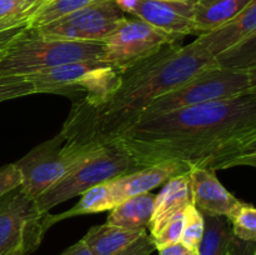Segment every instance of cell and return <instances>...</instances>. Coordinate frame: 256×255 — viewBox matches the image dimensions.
<instances>
[{
    "mask_svg": "<svg viewBox=\"0 0 256 255\" xmlns=\"http://www.w3.org/2000/svg\"><path fill=\"white\" fill-rule=\"evenodd\" d=\"M112 139L118 140L140 168L162 162L214 172L254 168L256 94L144 116Z\"/></svg>",
    "mask_w": 256,
    "mask_h": 255,
    "instance_id": "1",
    "label": "cell"
},
{
    "mask_svg": "<svg viewBox=\"0 0 256 255\" xmlns=\"http://www.w3.org/2000/svg\"><path fill=\"white\" fill-rule=\"evenodd\" d=\"M215 65L214 58L196 40L166 45L122 70L119 86L102 104L88 106L72 102L60 132L66 142L80 146L102 144L138 122L156 98Z\"/></svg>",
    "mask_w": 256,
    "mask_h": 255,
    "instance_id": "2",
    "label": "cell"
},
{
    "mask_svg": "<svg viewBox=\"0 0 256 255\" xmlns=\"http://www.w3.org/2000/svg\"><path fill=\"white\" fill-rule=\"evenodd\" d=\"M102 42H65L26 28L0 48V76H29L72 62L102 59Z\"/></svg>",
    "mask_w": 256,
    "mask_h": 255,
    "instance_id": "3",
    "label": "cell"
},
{
    "mask_svg": "<svg viewBox=\"0 0 256 255\" xmlns=\"http://www.w3.org/2000/svg\"><path fill=\"white\" fill-rule=\"evenodd\" d=\"M139 164L118 140L100 144L84 162L35 199L38 209L49 212L66 200L79 196L88 189L108 182L139 169Z\"/></svg>",
    "mask_w": 256,
    "mask_h": 255,
    "instance_id": "4",
    "label": "cell"
},
{
    "mask_svg": "<svg viewBox=\"0 0 256 255\" xmlns=\"http://www.w3.org/2000/svg\"><path fill=\"white\" fill-rule=\"evenodd\" d=\"M252 94H256V69H236L215 65L156 98L145 109L142 118L190 105Z\"/></svg>",
    "mask_w": 256,
    "mask_h": 255,
    "instance_id": "5",
    "label": "cell"
},
{
    "mask_svg": "<svg viewBox=\"0 0 256 255\" xmlns=\"http://www.w3.org/2000/svg\"><path fill=\"white\" fill-rule=\"evenodd\" d=\"M99 145L80 146L72 144L59 132L14 162L22 174L20 188L30 198L36 199L84 162Z\"/></svg>",
    "mask_w": 256,
    "mask_h": 255,
    "instance_id": "6",
    "label": "cell"
},
{
    "mask_svg": "<svg viewBox=\"0 0 256 255\" xmlns=\"http://www.w3.org/2000/svg\"><path fill=\"white\" fill-rule=\"evenodd\" d=\"M35 199L15 188L0 198V255H9L16 249L35 252L49 230Z\"/></svg>",
    "mask_w": 256,
    "mask_h": 255,
    "instance_id": "7",
    "label": "cell"
},
{
    "mask_svg": "<svg viewBox=\"0 0 256 255\" xmlns=\"http://www.w3.org/2000/svg\"><path fill=\"white\" fill-rule=\"evenodd\" d=\"M102 60L122 70L170 44H182L138 18H124L102 40Z\"/></svg>",
    "mask_w": 256,
    "mask_h": 255,
    "instance_id": "8",
    "label": "cell"
},
{
    "mask_svg": "<svg viewBox=\"0 0 256 255\" xmlns=\"http://www.w3.org/2000/svg\"><path fill=\"white\" fill-rule=\"evenodd\" d=\"M128 14L148 22L178 42H182L186 35H196L192 2L135 0Z\"/></svg>",
    "mask_w": 256,
    "mask_h": 255,
    "instance_id": "9",
    "label": "cell"
},
{
    "mask_svg": "<svg viewBox=\"0 0 256 255\" xmlns=\"http://www.w3.org/2000/svg\"><path fill=\"white\" fill-rule=\"evenodd\" d=\"M124 18L126 15L115 0H98L58 22L69 25L78 42H102Z\"/></svg>",
    "mask_w": 256,
    "mask_h": 255,
    "instance_id": "10",
    "label": "cell"
},
{
    "mask_svg": "<svg viewBox=\"0 0 256 255\" xmlns=\"http://www.w3.org/2000/svg\"><path fill=\"white\" fill-rule=\"evenodd\" d=\"M190 168L176 162H162L139 168L138 170L108 182L114 206L119 202L150 192L155 188L162 186L172 178L189 172Z\"/></svg>",
    "mask_w": 256,
    "mask_h": 255,
    "instance_id": "11",
    "label": "cell"
},
{
    "mask_svg": "<svg viewBox=\"0 0 256 255\" xmlns=\"http://www.w3.org/2000/svg\"><path fill=\"white\" fill-rule=\"evenodd\" d=\"M192 202L202 215L226 216L239 205L240 200L218 179L216 172L202 168H190Z\"/></svg>",
    "mask_w": 256,
    "mask_h": 255,
    "instance_id": "12",
    "label": "cell"
},
{
    "mask_svg": "<svg viewBox=\"0 0 256 255\" xmlns=\"http://www.w3.org/2000/svg\"><path fill=\"white\" fill-rule=\"evenodd\" d=\"M256 36V0L236 16L206 32L198 35L196 42L214 59ZM216 62V60H215Z\"/></svg>",
    "mask_w": 256,
    "mask_h": 255,
    "instance_id": "13",
    "label": "cell"
},
{
    "mask_svg": "<svg viewBox=\"0 0 256 255\" xmlns=\"http://www.w3.org/2000/svg\"><path fill=\"white\" fill-rule=\"evenodd\" d=\"M102 59L80 60L59 66L49 68L25 76L34 85L36 94H59L72 96L74 85L89 72L102 62Z\"/></svg>",
    "mask_w": 256,
    "mask_h": 255,
    "instance_id": "14",
    "label": "cell"
},
{
    "mask_svg": "<svg viewBox=\"0 0 256 255\" xmlns=\"http://www.w3.org/2000/svg\"><path fill=\"white\" fill-rule=\"evenodd\" d=\"M190 204L192 202L188 172L168 180L162 192L155 195L154 209L148 226L150 236L156 234L170 219L182 214Z\"/></svg>",
    "mask_w": 256,
    "mask_h": 255,
    "instance_id": "15",
    "label": "cell"
},
{
    "mask_svg": "<svg viewBox=\"0 0 256 255\" xmlns=\"http://www.w3.org/2000/svg\"><path fill=\"white\" fill-rule=\"evenodd\" d=\"M146 234V229L130 230L108 222L95 225L82 238L92 255H116Z\"/></svg>",
    "mask_w": 256,
    "mask_h": 255,
    "instance_id": "16",
    "label": "cell"
},
{
    "mask_svg": "<svg viewBox=\"0 0 256 255\" xmlns=\"http://www.w3.org/2000/svg\"><path fill=\"white\" fill-rule=\"evenodd\" d=\"M254 0H192V19L198 35L236 16Z\"/></svg>",
    "mask_w": 256,
    "mask_h": 255,
    "instance_id": "17",
    "label": "cell"
},
{
    "mask_svg": "<svg viewBox=\"0 0 256 255\" xmlns=\"http://www.w3.org/2000/svg\"><path fill=\"white\" fill-rule=\"evenodd\" d=\"M155 195L152 192L136 195L119 202L110 210L106 222L124 229H148L154 209Z\"/></svg>",
    "mask_w": 256,
    "mask_h": 255,
    "instance_id": "18",
    "label": "cell"
},
{
    "mask_svg": "<svg viewBox=\"0 0 256 255\" xmlns=\"http://www.w3.org/2000/svg\"><path fill=\"white\" fill-rule=\"evenodd\" d=\"M79 196V202L74 206L70 208L68 212H60V214L46 212L45 222H46L48 226L52 228L55 222H60V220L80 216V215L96 214V212L112 210L114 208L108 182H102V184L96 185V186L90 188V189H88L86 192H84Z\"/></svg>",
    "mask_w": 256,
    "mask_h": 255,
    "instance_id": "19",
    "label": "cell"
},
{
    "mask_svg": "<svg viewBox=\"0 0 256 255\" xmlns=\"http://www.w3.org/2000/svg\"><path fill=\"white\" fill-rule=\"evenodd\" d=\"M204 232L198 246V255H226L234 239L232 226L226 216L202 215Z\"/></svg>",
    "mask_w": 256,
    "mask_h": 255,
    "instance_id": "20",
    "label": "cell"
},
{
    "mask_svg": "<svg viewBox=\"0 0 256 255\" xmlns=\"http://www.w3.org/2000/svg\"><path fill=\"white\" fill-rule=\"evenodd\" d=\"M95 2L98 0H52L30 19L29 28L34 29V28L50 24Z\"/></svg>",
    "mask_w": 256,
    "mask_h": 255,
    "instance_id": "21",
    "label": "cell"
},
{
    "mask_svg": "<svg viewBox=\"0 0 256 255\" xmlns=\"http://www.w3.org/2000/svg\"><path fill=\"white\" fill-rule=\"evenodd\" d=\"M228 220L236 239L256 242V209L254 205L240 200L239 205L228 215Z\"/></svg>",
    "mask_w": 256,
    "mask_h": 255,
    "instance_id": "22",
    "label": "cell"
},
{
    "mask_svg": "<svg viewBox=\"0 0 256 255\" xmlns=\"http://www.w3.org/2000/svg\"><path fill=\"white\" fill-rule=\"evenodd\" d=\"M52 0H0V22H28Z\"/></svg>",
    "mask_w": 256,
    "mask_h": 255,
    "instance_id": "23",
    "label": "cell"
},
{
    "mask_svg": "<svg viewBox=\"0 0 256 255\" xmlns=\"http://www.w3.org/2000/svg\"><path fill=\"white\" fill-rule=\"evenodd\" d=\"M204 232V216L192 204L184 212V226H182L180 244L188 252H196Z\"/></svg>",
    "mask_w": 256,
    "mask_h": 255,
    "instance_id": "24",
    "label": "cell"
},
{
    "mask_svg": "<svg viewBox=\"0 0 256 255\" xmlns=\"http://www.w3.org/2000/svg\"><path fill=\"white\" fill-rule=\"evenodd\" d=\"M36 94L34 85L25 76H0V102Z\"/></svg>",
    "mask_w": 256,
    "mask_h": 255,
    "instance_id": "25",
    "label": "cell"
},
{
    "mask_svg": "<svg viewBox=\"0 0 256 255\" xmlns=\"http://www.w3.org/2000/svg\"><path fill=\"white\" fill-rule=\"evenodd\" d=\"M182 226H184V212L170 219L156 234L150 236L152 242H154L155 249H162V248L180 242L182 234Z\"/></svg>",
    "mask_w": 256,
    "mask_h": 255,
    "instance_id": "26",
    "label": "cell"
},
{
    "mask_svg": "<svg viewBox=\"0 0 256 255\" xmlns=\"http://www.w3.org/2000/svg\"><path fill=\"white\" fill-rule=\"evenodd\" d=\"M20 185H22V174L14 162L0 168V198L10 190L19 188Z\"/></svg>",
    "mask_w": 256,
    "mask_h": 255,
    "instance_id": "27",
    "label": "cell"
},
{
    "mask_svg": "<svg viewBox=\"0 0 256 255\" xmlns=\"http://www.w3.org/2000/svg\"><path fill=\"white\" fill-rule=\"evenodd\" d=\"M155 249V245L152 242L150 235L144 234L140 236L135 242H132L130 246L124 249L122 252H118L116 255H150Z\"/></svg>",
    "mask_w": 256,
    "mask_h": 255,
    "instance_id": "28",
    "label": "cell"
},
{
    "mask_svg": "<svg viewBox=\"0 0 256 255\" xmlns=\"http://www.w3.org/2000/svg\"><path fill=\"white\" fill-rule=\"evenodd\" d=\"M26 28H29L28 22H0V48Z\"/></svg>",
    "mask_w": 256,
    "mask_h": 255,
    "instance_id": "29",
    "label": "cell"
},
{
    "mask_svg": "<svg viewBox=\"0 0 256 255\" xmlns=\"http://www.w3.org/2000/svg\"><path fill=\"white\" fill-rule=\"evenodd\" d=\"M226 255H256V242H244L234 236Z\"/></svg>",
    "mask_w": 256,
    "mask_h": 255,
    "instance_id": "30",
    "label": "cell"
},
{
    "mask_svg": "<svg viewBox=\"0 0 256 255\" xmlns=\"http://www.w3.org/2000/svg\"><path fill=\"white\" fill-rule=\"evenodd\" d=\"M60 255H92V252H89L86 245H85L84 242H82V240L80 239L79 242L72 244V246L66 248Z\"/></svg>",
    "mask_w": 256,
    "mask_h": 255,
    "instance_id": "31",
    "label": "cell"
},
{
    "mask_svg": "<svg viewBox=\"0 0 256 255\" xmlns=\"http://www.w3.org/2000/svg\"><path fill=\"white\" fill-rule=\"evenodd\" d=\"M158 252H159V255H186L188 250L180 242H178V244L158 249Z\"/></svg>",
    "mask_w": 256,
    "mask_h": 255,
    "instance_id": "32",
    "label": "cell"
},
{
    "mask_svg": "<svg viewBox=\"0 0 256 255\" xmlns=\"http://www.w3.org/2000/svg\"><path fill=\"white\" fill-rule=\"evenodd\" d=\"M9 255H26V252H25L24 249H16L14 250V252H10Z\"/></svg>",
    "mask_w": 256,
    "mask_h": 255,
    "instance_id": "33",
    "label": "cell"
},
{
    "mask_svg": "<svg viewBox=\"0 0 256 255\" xmlns=\"http://www.w3.org/2000/svg\"><path fill=\"white\" fill-rule=\"evenodd\" d=\"M159 2H192V0H159Z\"/></svg>",
    "mask_w": 256,
    "mask_h": 255,
    "instance_id": "34",
    "label": "cell"
},
{
    "mask_svg": "<svg viewBox=\"0 0 256 255\" xmlns=\"http://www.w3.org/2000/svg\"><path fill=\"white\" fill-rule=\"evenodd\" d=\"M186 255H198L196 252H188Z\"/></svg>",
    "mask_w": 256,
    "mask_h": 255,
    "instance_id": "35",
    "label": "cell"
}]
</instances>
